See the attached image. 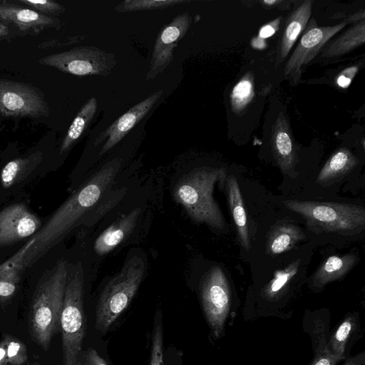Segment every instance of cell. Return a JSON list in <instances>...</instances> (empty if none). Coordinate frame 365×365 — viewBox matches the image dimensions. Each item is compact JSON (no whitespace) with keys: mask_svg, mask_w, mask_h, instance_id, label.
<instances>
[{"mask_svg":"<svg viewBox=\"0 0 365 365\" xmlns=\"http://www.w3.org/2000/svg\"><path fill=\"white\" fill-rule=\"evenodd\" d=\"M121 163L120 159L115 158L98 170L53 213L29 242L2 266L21 271L58 243L111 185Z\"/></svg>","mask_w":365,"mask_h":365,"instance_id":"cell-1","label":"cell"},{"mask_svg":"<svg viewBox=\"0 0 365 365\" xmlns=\"http://www.w3.org/2000/svg\"><path fill=\"white\" fill-rule=\"evenodd\" d=\"M68 271L66 263L60 260L46 273L34 292L28 317L31 338L44 351L50 346L53 336L61 331V318Z\"/></svg>","mask_w":365,"mask_h":365,"instance_id":"cell-2","label":"cell"},{"mask_svg":"<svg viewBox=\"0 0 365 365\" xmlns=\"http://www.w3.org/2000/svg\"><path fill=\"white\" fill-rule=\"evenodd\" d=\"M226 177V170L222 168L194 170L179 180L174 190V199L183 206L193 221L222 230L225 219L212 194L215 184Z\"/></svg>","mask_w":365,"mask_h":365,"instance_id":"cell-3","label":"cell"},{"mask_svg":"<svg viewBox=\"0 0 365 365\" xmlns=\"http://www.w3.org/2000/svg\"><path fill=\"white\" fill-rule=\"evenodd\" d=\"M284 205L301 215L307 228L316 234L353 236L365 228V210L349 203L287 200Z\"/></svg>","mask_w":365,"mask_h":365,"instance_id":"cell-4","label":"cell"},{"mask_svg":"<svg viewBox=\"0 0 365 365\" xmlns=\"http://www.w3.org/2000/svg\"><path fill=\"white\" fill-rule=\"evenodd\" d=\"M145 265L137 256L131 257L106 285L98 299L96 312V328L106 332L127 308L139 288Z\"/></svg>","mask_w":365,"mask_h":365,"instance_id":"cell-5","label":"cell"},{"mask_svg":"<svg viewBox=\"0 0 365 365\" xmlns=\"http://www.w3.org/2000/svg\"><path fill=\"white\" fill-rule=\"evenodd\" d=\"M83 272L81 265L67 279L61 318L63 365H76L85 334Z\"/></svg>","mask_w":365,"mask_h":365,"instance_id":"cell-6","label":"cell"},{"mask_svg":"<svg viewBox=\"0 0 365 365\" xmlns=\"http://www.w3.org/2000/svg\"><path fill=\"white\" fill-rule=\"evenodd\" d=\"M351 17L338 24L329 26H318L314 18L310 20L284 66V74L293 85L300 81L302 67L307 65L334 36L349 22H353Z\"/></svg>","mask_w":365,"mask_h":365,"instance_id":"cell-7","label":"cell"},{"mask_svg":"<svg viewBox=\"0 0 365 365\" xmlns=\"http://www.w3.org/2000/svg\"><path fill=\"white\" fill-rule=\"evenodd\" d=\"M203 310L215 337L224 329L230 307V292L226 276L220 267H212L201 286Z\"/></svg>","mask_w":365,"mask_h":365,"instance_id":"cell-8","label":"cell"},{"mask_svg":"<svg viewBox=\"0 0 365 365\" xmlns=\"http://www.w3.org/2000/svg\"><path fill=\"white\" fill-rule=\"evenodd\" d=\"M52 63L76 76L108 75L116 61L114 55L93 46L74 48L58 54Z\"/></svg>","mask_w":365,"mask_h":365,"instance_id":"cell-9","label":"cell"},{"mask_svg":"<svg viewBox=\"0 0 365 365\" xmlns=\"http://www.w3.org/2000/svg\"><path fill=\"white\" fill-rule=\"evenodd\" d=\"M190 23V16L185 12L178 15L161 30L154 45L147 80L155 78L171 63L174 48L186 34Z\"/></svg>","mask_w":365,"mask_h":365,"instance_id":"cell-10","label":"cell"},{"mask_svg":"<svg viewBox=\"0 0 365 365\" xmlns=\"http://www.w3.org/2000/svg\"><path fill=\"white\" fill-rule=\"evenodd\" d=\"M40 228L39 218L22 203L9 205L0 211V245L34 236Z\"/></svg>","mask_w":365,"mask_h":365,"instance_id":"cell-11","label":"cell"},{"mask_svg":"<svg viewBox=\"0 0 365 365\" xmlns=\"http://www.w3.org/2000/svg\"><path fill=\"white\" fill-rule=\"evenodd\" d=\"M46 108L29 87L0 81V113L6 115H39Z\"/></svg>","mask_w":365,"mask_h":365,"instance_id":"cell-12","label":"cell"},{"mask_svg":"<svg viewBox=\"0 0 365 365\" xmlns=\"http://www.w3.org/2000/svg\"><path fill=\"white\" fill-rule=\"evenodd\" d=\"M163 94L160 90L139 102L120 116L95 141L97 145L108 138L101 148L103 155L117 145L125 135L151 110Z\"/></svg>","mask_w":365,"mask_h":365,"instance_id":"cell-13","label":"cell"},{"mask_svg":"<svg viewBox=\"0 0 365 365\" xmlns=\"http://www.w3.org/2000/svg\"><path fill=\"white\" fill-rule=\"evenodd\" d=\"M272 154L277 165L284 174L290 173L297 163V151L289 121L283 113L277 115L271 130Z\"/></svg>","mask_w":365,"mask_h":365,"instance_id":"cell-14","label":"cell"},{"mask_svg":"<svg viewBox=\"0 0 365 365\" xmlns=\"http://www.w3.org/2000/svg\"><path fill=\"white\" fill-rule=\"evenodd\" d=\"M140 211V207L133 209L106 228L95 241L93 249L96 253L99 255H106L120 244L133 230Z\"/></svg>","mask_w":365,"mask_h":365,"instance_id":"cell-15","label":"cell"},{"mask_svg":"<svg viewBox=\"0 0 365 365\" xmlns=\"http://www.w3.org/2000/svg\"><path fill=\"white\" fill-rule=\"evenodd\" d=\"M312 8V1H304L288 17L277 53V66L287 58L299 36L307 27L311 16Z\"/></svg>","mask_w":365,"mask_h":365,"instance_id":"cell-16","label":"cell"},{"mask_svg":"<svg viewBox=\"0 0 365 365\" xmlns=\"http://www.w3.org/2000/svg\"><path fill=\"white\" fill-rule=\"evenodd\" d=\"M358 257L354 253L330 256L317 269L312 277V284L320 289L327 284L345 276L356 264Z\"/></svg>","mask_w":365,"mask_h":365,"instance_id":"cell-17","label":"cell"},{"mask_svg":"<svg viewBox=\"0 0 365 365\" xmlns=\"http://www.w3.org/2000/svg\"><path fill=\"white\" fill-rule=\"evenodd\" d=\"M357 163V158L349 149L339 148L326 162L317 178V182L324 187L329 186L352 170Z\"/></svg>","mask_w":365,"mask_h":365,"instance_id":"cell-18","label":"cell"},{"mask_svg":"<svg viewBox=\"0 0 365 365\" xmlns=\"http://www.w3.org/2000/svg\"><path fill=\"white\" fill-rule=\"evenodd\" d=\"M226 190L231 215L236 226L240 243L243 249L248 251L250 248V241L247 215L239 184L236 178L232 175L226 178Z\"/></svg>","mask_w":365,"mask_h":365,"instance_id":"cell-19","label":"cell"},{"mask_svg":"<svg viewBox=\"0 0 365 365\" xmlns=\"http://www.w3.org/2000/svg\"><path fill=\"white\" fill-rule=\"evenodd\" d=\"M365 41L364 20L356 22L322 48L321 57L334 58L341 57L364 45Z\"/></svg>","mask_w":365,"mask_h":365,"instance_id":"cell-20","label":"cell"},{"mask_svg":"<svg viewBox=\"0 0 365 365\" xmlns=\"http://www.w3.org/2000/svg\"><path fill=\"white\" fill-rule=\"evenodd\" d=\"M306 236L297 225L283 223L273 227L267 237L266 252L276 255L292 250L297 244L304 240Z\"/></svg>","mask_w":365,"mask_h":365,"instance_id":"cell-21","label":"cell"},{"mask_svg":"<svg viewBox=\"0 0 365 365\" xmlns=\"http://www.w3.org/2000/svg\"><path fill=\"white\" fill-rule=\"evenodd\" d=\"M97 110L96 98H91L81 108L76 117L71 124L63 140L61 153L66 151L81 136Z\"/></svg>","mask_w":365,"mask_h":365,"instance_id":"cell-22","label":"cell"},{"mask_svg":"<svg viewBox=\"0 0 365 365\" xmlns=\"http://www.w3.org/2000/svg\"><path fill=\"white\" fill-rule=\"evenodd\" d=\"M255 96L254 77L252 72L244 75L235 85L230 93V105L235 114L242 113Z\"/></svg>","mask_w":365,"mask_h":365,"instance_id":"cell-23","label":"cell"},{"mask_svg":"<svg viewBox=\"0 0 365 365\" xmlns=\"http://www.w3.org/2000/svg\"><path fill=\"white\" fill-rule=\"evenodd\" d=\"M34 159H16L9 162L1 173V182L4 187H10L25 180L34 168Z\"/></svg>","mask_w":365,"mask_h":365,"instance_id":"cell-24","label":"cell"},{"mask_svg":"<svg viewBox=\"0 0 365 365\" xmlns=\"http://www.w3.org/2000/svg\"><path fill=\"white\" fill-rule=\"evenodd\" d=\"M188 0H125L115 7L118 12H130L164 9L188 2Z\"/></svg>","mask_w":365,"mask_h":365,"instance_id":"cell-25","label":"cell"},{"mask_svg":"<svg viewBox=\"0 0 365 365\" xmlns=\"http://www.w3.org/2000/svg\"><path fill=\"white\" fill-rule=\"evenodd\" d=\"M354 327V318L353 317H347L339 326L327 345L333 354L344 358L346 344Z\"/></svg>","mask_w":365,"mask_h":365,"instance_id":"cell-26","label":"cell"},{"mask_svg":"<svg viewBox=\"0 0 365 365\" xmlns=\"http://www.w3.org/2000/svg\"><path fill=\"white\" fill-rule=\"evenodd\" d=\"M299 268V262L296 261L285 269L277 271L274 277L264 287V294L267 297H274L289 283L295 276Z\"/></svg>","mask_w":365,"mask_h":365,"instance_id":"cell-27","label":"cell"},{"mask_svg":"<svg viewBox=\"0 0 365 365\" xmlns=\"http://www.w3.org/2000/svg\"><path fill=\"white\" fill-rule=\"evenodd\" d=\"M149 365H164L163 331L160 313H156L154 321Z\"/></svg>","mask_w":365,"mask_h":365,"instance_id":"cell-28","label":"cell"},{"mask_svg":"<svg viewBox=\"0 0 365 365\" xmlns=\"http://www.w3.org/2000/svg\"><path fill=\"white\" fill-rule=\"evenodd\" d=\"M19 270L14 267L0 266V300L11 297L17 289Z\"/></svg>","mask_w":365,"mask_h":365,"instance_id":"cell-29","label":"cell"},{"mask_svg":"<svg viewBox=\"0 0 365 365\" xmlns=\"http://www.w3.org/2000/svg\"><path fill=\"white\" fill-rule=\"evenodd\" d=\"M6 344L8 364L23 365L28 361V352L25 344L12 335H4Z\"/></svg>","mask_w":365,"mask_h":365,"instance_id":"cell-30","label":"cell"},{"mask_svg":"<svg viewBox=\"0 0 365 365\" xmlns=\"http://www.w3.org/2000/svg\"><path fill=\"white\" fill-rule=\"evenodd\" d=\"M325 349L319 351L312 361L309 365H335L344 357L333 354L329 349L327 345Z\"/></svg>","mask_w":365,"mask_h":365,"instance_id":"cell-31","label":"cell"},{"mask_svg":"<svg viewBox=\"0 0 365 365\" xmlns=\"http://www.w3.org/2000/svg\"><path fill=\"white\" fill-rule=\"evenodd\" d=\"M76 365H108L106 360L93 349L80 353Z\"/></svg>","mask_w":365,"mask_h":365,"instance_id":"cell-32","label":"cell"},{"mask_svg":"<svg viewBox=\"0 0 365 365\" xmlns=\"http://www.w3.org/2000/svg\"><path fill=\"white\" fill-rule=\"evenodd\" d=\"M358 70L359 67L357 66H352L342 71L336 78L338 86L342 88H348Z\"/></svg>","mask_w":365,"mask_h":365,"instance_id":"cell-33","label":"cell"},{"mask_svg":"<svg viewBox=\"0 0 365 365\" xmlns=\"http://www.w3.org/2000/svg\"><path fill=\"white\" fill-rule=\"evenodd\" d=\"M280 21L281 17H278L262 26L259 31L258 36L264 39L274 35L279 29Z\"/></svg>","mask_w":365,"mask_h":365,"instance_id":"cell-34","label":"cell"},{"mask_svg":"<svg viewBox=\"0 0 365 365\" xmlns=\"http://www.w3.org/2000/svg\"><path fill=\"white\" fill-rule=\"evenodd\" d=\"M16 19L20 22L30 23L38 20L39 15L30 9H21L16 13Z\"/></svg>","mask_w":365,"mask_h":365,"instance_id":"cell-35","label":"cell"},{"mask_svg":"<svg viewBox=\"0 0 365 365\" xmlns=\"http://www.w3.org/2000/svg\"><path fill=\"white\" fill-rule=\"evenodd\" d=\"M365 361V354L361 352L355 356L348 359L344 365H364Z\"/></svg>","mask_w":365,"mask_h":365,"instance_id":"cell-36","label":"cell"},{"mask_svg":"<svg viewBox=\"0 0 365 365\" xmlns=\"http://www.w3.org/2000/svg\"><path fill=\"white\" fill-rule=\"evenodd\" d=\"M0 365H8L6 344L4 336L0 341Z\"/></svg>","mask_w":365,"mask_h":365,"instance_id":"cell-37","label":"cell"},{"mask_svg":"<svg viewBox=\"0 0 365 365\" xmlns=\"http://www.w3.org/2000/svg\"><path fill=\"white\" fill-rule=\"evenodd\" d=\"M251 45L257 49H264L267 47V43L264 39L261 38L259 36L255 37L252 39Z\"/></svg>","mask_w":365,"mask_h":365,"instance_id":"cell-38","label":"cell"},{"mask_svg":"<svg viewBox=\"0 0 365 365\" xmlns=\"http://www.w3.org/2000/svg\"><path fill=\"white\" fill-rule=\"evenodd\" d=\"M282 1H277V0H264L262 1V3L267 5V6H272L277 4L281 3Z\"/></svg>","mask_w":365,"mask_h":365,"instance_id":"cell-39","label":"cell"},{"mask_svg":"<svg viewBox=\"0 0 365 365\" xmlns=\"http://www.w3.org/2000/svg\"><path fill=\"white\" fill-rule=\"evenodd\" d=\"M27 2L33 4H40V5L46 4L48 3V1L46 0H33V1L28 0Z\"/></svg>","mask_w":365,"mask_h":365,"instance_id":"cell-40","label":"cell"},{"mask_svg":"<svg viewBox=\"0 0 365 365\" xmlns=\"http://www.w3.org/2000/svg\"><path fill=\"white\" fill-rule=\"evenodd\" d=\"M29 365H41V364L37 361H32Z\"/></svg>","mask_w":365,"mask_h":365,"instance_id":"cell-41","label":"cell"}]
</instances>
